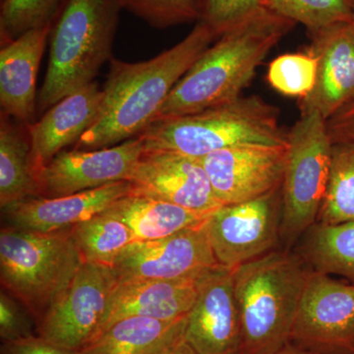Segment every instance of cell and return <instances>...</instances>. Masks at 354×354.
<instances>
[{
  "instance_id": "836d02e7",
  "label": "cell",
  "mask_w": 354,
  "mask_h": 354,
  "mask_svg": "<svg viewBox=\"0 0 354 354\" xmlns=\"http://www.w3.org/2000/svg\"><path fill=\"white\" fill-rule=\"evenodd\" d=\"M333 144L354 142V99L327 120Z\"/></svg>"
},
{
  "instance_id": "d4e9b609",
  "label": "cell",
  "mask_w": 354,
  "mask_h": 354,
  "mask_svg": "<svg viewBox=\"0 0 354 354\" xmlns=\"http://www.w3.org/2000/svg\"><path fill=\"white\" fill-rule=\"evenodd\" d=\"M71 235L84 262L109 267L125 247L135 242L127 223L106 211L72 227Z\"/></svg>"
},
{
  "instance_id": "9c48e42d",
  "label": "cell",
  "mask_w": 354,
  "mask_h": 354,
  "mask_svg": "<svg viewBox=\"0 0 354 354\" xmlns=\"http://www.w3.org/2000/svg\"><path fill=\"white\" fill-rule=\"evenodd\" d=\"M281 188L213 212L206 227L218 264L234 270L272 252L281 234Z\"/></svg>"
},
{
  "instance_id": "4dcf8cb0",
  "label": "cell",
  "mask_w": 354,
  "mask_h": 354,
  "mask_svg": "<svg viewBox=\"0 0 354 354\" xmlns=\"http://www.w3.org/2000/svg\"><path fill=\"white\" fill-rule=\"evenodd\" d=\"M266 8H269L266 0H204L201 21L220 37Z\"/></svg>"
},
{
  "instance_id": "ac0fdd59",
  "label": "cell",
  "mask_w": 354,
  "mask_h": 354,
  "mask_svg": "<svg viewBox=\"0 0 354 354\" xmlns=\"http://www.w3.org/2000/svg\"><path fill=\"white\" fill-rule=\"evenodd\" d=\"M201 277L116 281L97 337L114 323L127 317L167 321L185 318L196 301Z\"/></svg>"
},
{
  "instance_id": "277c9868",
  "label": "cell",
  "mask_w": 354,
  "mask_h": 354,
  "mask_svg": "<svg viewBox=\"0 0 354 354\" xmlns=\"http://www.w3.org/2000/svg\"><path fill=\"white\" fill-rule=\"evenodd\" d=\"M122 9L123 0H67L51 28L39 113L94 82L111 59Z\"/></svg>"
},
{
  "instance_id": "8fae6325",
  "label": "cell",
  "mask_w": 354,
  "mask_h": 354,
  "mask_svg": "<svg viewBox=\"0 0 354 354\" xmlns=\"http://www.w3.org/2000/svg\"><path fill=\"white\" fill-rule=\"evenodd\" d=\"M206 223L156 241L123 249L111 269L118 281L197 278L218 266Z\"/></svg>"
},
{
  "instance_id": "484cf974",
  "label": "cell",
  "mask_w": 354,
  "mask_h": 354,
  "mask_svg": "<svg viewBox=\"0 0 354 354\" xmlns=\"http://www.w3.org/2000/svg\"><path fill=\"white\" fill-rule=\"evenodd\" d=\"M317 221L321 225L354 221V142L333 145L329 183Z\"/></svg>"
},
{
  "instance_id": "2e32d148",
  "label": "cell",
  "mask_w": 354,
  "mask_h": 354,
  "mask_svg": "<svg viewBox=\"0 0 354 354\" xmlns=\"http://www.w3.org/2000/svg\"><path fill=\"white\" fill-rule=\"evenodd\" d=\"M309 35L306 51L317 60L316 84L298 104L328 120L354 99V30L351 23H342Z\"/></svg>"
},
{
  "instance_id": "5b68a950",
  "label": "cell",
  "mask_w": 354,
  "mask_h": 354,
  "mask_svg": "<svg viewBox=\"0 0 354 354\" xmlns=\"http://www.w3.org/2000/svg\"><path fill=\"white\" fill-rule=\"evenodd\" d=\"M279 109L258 95L239 97L200 113L153 121L140 133L145 150H165L202 158L230 147H288Z\"/></svg>"
},
{
  "instance_id": "4316f807",
  "label": "cell",
  "mask_w": 354,
  "mask_h": 354,
  "mask_svg": "<svg viewBox=\"0 0 354 354\" xmlns=\"http://www.w3.org/2000/svg\"><path fill=\"white\" fill-rule=\"evenodd\" d=\"M67 0H3L0 9L1 46L21 35L44 26L53 25Z\"/></svg>"
},
{
  "instance_id": "d6a6232c",
  "label": "cell",
  "mask_w": 354,
  "mask_h": 354,
  "mask_svg": "<svg viewBox=\"0 0 354 354\" xmlns=\"http://www.w3.org/2000/svg\"><path fill=\"white\" fill-rule=\"evenodd\" d=\"M0 354H82L41 339L39 335L17 342H2Z\"/></svg>"
},
{
  "instance_id": "30bf717a",
  "label": "cell",
  "mask_w": 354,
  "mask_h": 354,
  "mask_svg": "<svg viewBox=\"0 0 354 354\" xmlns=\"http://www.w3.org/2000/svg\"><path fill=\"white\" fill-rule=\"evenodd\" d=\"M291 341L318 351L354 354V283L309 271Z\"/></svg>"
},
{
  "instance_id": "7402d4cb",
  "label": "cell",
  "mask_w": 354,
  "mask_h": 354,
  "mask_svg": "<svg viewBox=\"0 0 354 354\" xmlns=\"http://www.w3.org/2000/svg\"><path fill=\"white\" fill-rule=\"evenodd\" d=\"M185 318L158 320L131 316L121 319L80 351L82 354H156L184 335Z\"/></svg>"
},
{
  "instance_id": "ba28073f",
  "label": "cell",
  "mask_w": 354,
  "mask_h": 354,
  "mask_svg": "<svg viewBox=\"0 0 354 354\" xmlns=\"http://www.w3.org/2000/svg\"><path fill=\"white\" fill-rule=\"evenodd\" d=\"M116 281L111 267L84 262L37 324V335L62 348L82 351L99 334Z\"/></svg>"
},
{
  "instance_id": "8992f818",
  "label": "cell",
  "mask_w": 354,
  "mask_h": 354,
  "mask_svg": "<svg viewBox=\"0 0 354 354\" xmlns=\"http://www.w3.org/2000/svg\"><path fill=\"white\" fill-rule=\"evenodd\" d=\"M83 264L71 228L39 232L6 227L0 232L2 290L29 310L36 325Z\"/></svg>"
},
{
  "instance_id": "44dd1931",
  "label": "cell",
  "mask_w": 354,
  "mask_h": 354,
  "mask_svg": "<svg viewBox=\"0 0 354 354\" xmlns=\"http://www.w3.org/2000/svg\"><path fill=\"white\" fill-rule=\"evenodd\" d=\"M106 212L127 223L134 235L135 242L165 239L199 227L211 215L135 194L132 191L114 201Z\"/></svg>"
},
{
  "instance_id": "3957f363",
  "label": "cell",
  "mask_w": 354,
  "mask_h": 354,
  "mask_svg": "<svg viewBox=\"0 0 354 354\" xmlns=\"http://www.w3.org/2000/svg\"><path fill=\"white\" fill-rule=\"evenodd\" d=\"M308 274L299 258L279 251L232 270L241 354H276L288 346Z\"/></svg>"
},
{
  "instance_id": "e0dca14e",
  "label": "cell",
  "mask_w": 354,
  "mask_h": 354,
  "mask_svg": "<svg viewBox=\"0 0 354 354\" xmlns=\"http://www.w3.org/2000/svg\"><path fill=\"white\" fill-rule=\"evenodd\" d=\"M132 189L129 181H118L67 196L28 198L1 208L8 227L31 232L70 230L99 215Z\"/></svg>"
},
{
  "instance_id": "9a60e30c",
  "label": "cell",
  "mask_w": 354,
  "mask_h": 354,
  "mask_svg": "<svg viewBox=\"0 0 354 354\" xmlns=\"http://www.w3.org/2000/svg\"><path fill=\"white\" fill-rule=\"evenodd\" d=\"M184 339L198 354H241V324L232 270L218 264L200 279Z\"/></svg>"
},
{
  "instance_id": "f1b7e54d",
  "label": "cell",
  "mask_w": 354,
  "mask_h": 354,
  "mask_svg": "<svg viewBox=\"0 0 354 354\" xmlns=\"http://www.w3.org/2000/svg\"><path fill=\"white\" fill-rule=\"evenodd\" d=\"M268 82L281 95L304 99L315 87L317 60L305 53H286L270 64Z\"/></svg>"
},
{
  "instance_id": "d590c367",
  "label": "cell",
  "mask_w": 354,
  "mask_h": 354,
  "mask_svg": "<svg viewBox=\"0 0 354 354\" xmlns=\"http://www.w3.org/2000/svg\"><path fill=\"white\" fill-rule=\"evenodd\" d=\"M276 354H313L307 353V351H301V349H298L297 348H291L290 346H286L285 348L281 349V351H279L278 353Z\"/></svg>"
},
{
  "instance_id": "5bb4252c",
  "label": "cell",
  "mask_w": 354,
  "mask_h": 354,
  "mask_svg": "<svg viewBox=\"0 0 354 354\" xmlns=\"http://www.w3.org/2000/svg\"><path fill=\"white\" fill-rule=\"evenodd\" d=\"M288 147L239 145L202 158L218 201L239 204L281 188Z\"/></svg>"
},
{
  "instance_id": "f546056e",
  "label": "cell",
  "mask_w": 354,
  "mask_h": 354,
  "mask_svg": "<svg viewBox=\"0 0 354 354\" xmlns=\"http://www.w3.org/2000/svg\"><path fill=\"white\" fill-rule=\"evenodd\" d=\"M123 8L157 29L201 20L204 0H123Z\"/></svg>"
},
{
  "instance_id": "4fadbf2b",
  "label": "cell",
  "mask_w": 354,
  "mask_h": 354,
  "mask_svg": "<svg viewBox=\"0 0 354 354\" xmlns=\"http://www.w3.org/2000/svg\"><path fill=\"white\" fill-rule=\"evenodd\" d=\"M132 192L202 214L223 206L201 158L165 150H145L128 179Z\"/></svg>"
},
{
  "instance_id": "ffe728a7",
  "label": "cell",
  "mask_w": 354,
  "mask_h": 354,
  "mask_svg": "<svg viewBox=\"0 0 354 354\" xmlns=\"http://www.w3.org/2000/svg\"><path fill=\"white\" fill-rule=\"evenodd\" d=\"M102 99V88L93 82L60 100L27 127L36 174L67 146L75 145L95 124L101 113Z\"/></svg>"
},
{
  "instance_id": "52a82bcc",
  "label": "cell",
  "mask_w": 354,
  "mask_h": 354,
  "mask_svg": "<svg viewBox=\"0 0 354 354\" xmlns=\"http://www.w3.org/2000/svg\"><path fill=\"white\" fill-rule=\"evenodd\" d=\"M327 120L314 109H300L288 132L281 186V234L295 241L318 220L327 192L333 152Z\"/></svg>"
},
{
  "instance_id": "d6986e66",
  "label": "cell",
  "mask_w": 354,
  "mask_h": 354,
  "mask_svg": "<svg viewBox=\"0 0 354 354\" xmlns=\"http://www.w3.org/2000/svg\"><path fill=\"white\" fill-rule=\"evenodd\" d=\"M53 25L35 28L1 46L0 106L1 113L29 125L38 111L37 79Z\"/></svg>"
},
{
  "instance_id": "6da1fadb",
  "label": "cell",
  "mask_w": 354,
  "mask_h": 354,
  "mask_svg": "<svg viewBox=\"0 0 354 354\" xmlns=\"http://www.w3.org/2000/svg\"><path fill=\"white\" fill-rule=\"evenodd\" d=\"M218 38L200 20L183 41L152 59L125 62L111 58L101 113L74 149L109 148L138 136L156 120L179 80Z\"/></svg>"
},
{
  "instance_id": "cb8c5ba5",
  "label": "cell",
  "mask_w": 354,
  "mask_h": 354,
  "mask_svg": "<svg viewBox=\"0 0 354 354\" xmlns=\"http://www.w3.org/2000/svg\"><path fill=\"white\" fill-rule=\"evenodd\" d=\"M301 253L313 271L337 274L354 283V221L314 225L305 232Z\"/></svg>"
},
{
  "instance_id": "83f0119b",
  "label": "cell",
  "mask_w": 354,
  "mask_h": 354,
  "mask_svg": "<svg viewBox=\"0 0 354 354\" xmlns=\"http://www.w3.org/2000/svg\"><path fill=\"white\" fill-rule=\"evenodd\" d=\"M274 12L306 27L308 32L351 23V0H266Z\"/></svg>"
},
{
  "instance_id": "603a6c76",
  "label": "cell",
  "mask_w": 354,
  "mask_h": 354,
  "mask_svg": "<svg viewBox=\"0 0 354 354\" xmlns=\"http://www.w3.org/2000/svg\"><path fill=\"white\" fill-rule=\"evenodd\" d=\"M39 196L27 125L7 114L0 118V206Z\"/></svg>"
},
{
  "instance_id": "7a4b0ae2",
  "label": "cell",
  "mask_w": 354,
  "mask_h": 354,
  "mask_svg": "<svg viewBox=\"0 0 354 354\" xmlns=\"http://www.w3.org/2000/svg\"><path fill=\"white\" fill-rule=\"evenodd\" d=\"M295 25L266 8L228 30L179 80L155 121L200 113L241 97L263 60Z\"/></svg>"
},
{
  "instance_id": "1f68e13d",
  "label": "cell",
  "mask_w": 354,
  "mask_h": 354,
  "mask_svg": "<svg viewBox=\"0 0 354 354\" xmlns=\"http://www.w3.org/2000/svg\"><path fill=\"white\" fill-rule=\"evenodd\" d=\"M29 310L7 291L0 292V337L2 342H17L35 337Z\"/></svg>"
},
{
  "instance_id": "8d00e7d4",
  "label": "cell",
  "mask_w": 354,
  "mask_h": 354,
  "mask_svg": "<svg viewBox=\"0 0 354 354\" xmlns=\"http://www.w3.org/2000/svg\"><path fill=\"white\" fill-rule=\"evenodd\" d=\"M351 9H353V20H351V24L354 30V0H351Z\"/></svg>"
},
{
  "instance_id": "e575fe53",
  "label": "cell",
  "mask_w": 354,
  "mask_h": 354,
  "mask_svg": "<svg viewBox=\"0 0 354 354\" xmlns=\"http://www.w3.org/2000/svg\"><path fill=\"white\" fill-rule=\"evenodd\" d=\"M156 354H198L194 348L186 342L183 337H179L176 342L167 346V348H162V351H158Z\"/></svg>"
},
{
  "instance_id": "7c38bea8",
  "label": "cell",
  "mask_w": 354,
  "mask_h": 354,
  "mask_svg": "<svg viewBox=\"0 0 354 354\" xmlns=\"http://www.w3.org/2000/svg\"><path fill=\"white\" fill-rule=\"evenodd\" d=\"M144 151L139 136L109 148L62 151L37 171L39 196H67L128 181Z\"/></svg>"
},
{
  "instance_id": "74e56055",
  "label": "cell",
  "mask_w": 354,
  "mask_h": 354,
  "mask_svg": "<svg viewBox=\"0 0 354 354\" xmlns=\"http://www.w3.org/2000/svg\"><path fill=\"white\" fill-rule=\"evenodd\" d=\"M1 1H3V0H1Z\"/></svg>"
}]
</instances>
